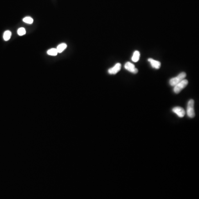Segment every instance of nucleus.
<instances>
[{
	"label": "nucleus",
	"instance_id": "nucleus-2",
	"mask_svg": "<svg viewBox=\"0 0 199 199\" xmlns=\"http://www.w3.org/2000/svg\"><path fill=\"white\" fill-rule=\"evenodd\" d=\"M186 76H187V74L185 72H181L176 77L170 79L169 80V84L171 85V86H174L176 84H178L179 82H180L183 80L185 79Z\"/></svg>",
	"mask_w": 199,
	"mask_h": 199
},
{
	"label": "nucleus",
	"instance_id": "nucleus-13",
	"mask_svg": "<svg viewBox=\"0 0 199 199\" xmlns=\"http://www.w3.org/2000/svg\"><path fill=\"white\" fill-rule=\"evenodd\" d=\"M17 33H18V34L19 36H23V35H24L26 33V31L25 28L22 27V28H19L18 29Z\"/></svg>",
	"mask_w": 199,
	"mask_h": 199
},
{
	"label": "nucleus",
	"instance_id": "nucleus-4",
	"mask_svg": "<svg viewBox=\"0 0 199 199\" xmlns=\"http://www.w3.org/2000/svg\"><path fill=\"white\" fill-rule=\"evenodd\" d=\"M172 111L180 118H183L185 115V111L183 108L180 106H176L172 109Z\"/></svg>",
	"mask_w": 199,
	"mask_h": 199
},
{
	"label": "nucleus",
	"instance_id": "nucleus-9",
	"mask_svg": "<svg viewBox=\"0 0 199 199\" xmlns=\"http://www.w3.org/2000/svg\"><path fill=\"white\" fill-rule=\"evenodd\" d=\"M67 47V45L65 43H61V44H59L57 48H56L58 53H61L64 51V50Z\"/></svg>",
	"mask_w": 199,
	"mask_h": 199
},
{
	"label": "nucleus",
	"instance_id": "nucleus-1",
	"mask_svg": "<svg viewBox=\"0 0 199 199\" xmlns=\"http://www.w3.org/2000/svg\"><path fill=\"white\" fill-rule=\"evenodd\" d=\"M187 115L190 119H193L195 116V110H194V100L190 99L187 102Z\"/></svg>",
	"mask_w": 199,
	"mask_h": 199
},
{
	"label": "nucleus",
	"instance_id": "nucleus-6",
	"mask_svg": "<svg viewBox=\"0 0 199 199\" xmlns=\"http://www.w3.org/2000/svg\"><path fill=\"white\" fill-rule=\"evenodd\" d=\"M121 69V64L120 63H117L113 67L110 68L108 70V72L111 75H115L118 72H119Z\"/></svg>",
	"mask_w": 199,
	"mask_h": 199
},
{
	"label": "nucleus",
	"instance_id": "nucleus-8",
	"mask_svg": "<svg viewBox=\"0 0 199 199\" xmlns=\"http://www.w3.org/2000/svg\"><path fill=\"white\" fill-rule=\"evenodd\" d=\"M140 58V53L138 51L136 50L133 53V54L132 58V60L133 62H137Z\"/></svg>",
	"mask_w": 199,
	"mask_h": 199
},
{
	"label": "nucleus",
	"instance_id": "nucleus-5",
	"mask_svg": "<svg viewBox=\"0 0 199 199\" xmlns=\"http://www.w3.org/2000/svg\"><path fill=\"white\" fill-rule=\"evenodd\" d=\"M124 68L128 72H131L133 74H137L138 72V69L131 62H127L124 65Z\"/></svg>",
	"mask_w": 199,
	"mask_h": 199
},
{
	"label": "nucleus",
	"instance_id": "nucleus-7",
	"mask_svg": "<svg viewBox=\"0 0 199 199\" xmlns=\"http://www.w3.org/2000/svg\"><path fill=\"white\" fill-rule=\"evenodd\" d=\"M148 60L151 63V66L153 68H155L156 69H158L160 68L161 63L159 61L155 60H154L152 58H149Z\"/></svg>",
	"mask_w": 199,
	"mask_h": 199
},
{
	"label": "nucleus",
	"instance_id": "nucleus-11",
	"mask_svg": "<svg viewBox=\"0 0 199 199\" xmlns=\"http://www.w3.org/2000/svg\"><path fill=\"white\" fill-rule=\"evenodd\" d=\"M47 54L49 56H56L58 54V51H57L56 48H52V49L48 50Z\"/></svg>",
	"mask_w": 199,
	"mask_h": 199
},
{
	"label": "nucleus",
	"instance_id": "nucleus-10",
	"mask_svg": "<svg viewBox=\"0 0 199 199\" xmlns=\"http://www.w3.org/2000/svg\"><path fill=\"white\" fill-rule=\"evenodd\" d=\"M12 36V33L10 31H6L4 32V39L5 41H8V40H10L11 37Z\"/></svg>",
	"mask_w": 199,
	"mask_h": 199
},
{
	"label": "nucleus",
	"instance_id": "nucleus-12",
	"mask_svg": "<svg viewBox=\"0 0 199 199\" xmlns=\"http://www.w3.org/2000/svg\"><path fill=\"white\" fill-rule=\"evenodd\" d=\"M23 21L28 24H32L33 22V20L31 17H26L23 19Z\"/></svg>",
	"mask_w": 199,
	"mask_h": 199
},
{
	"label": "nucleus",
	"instance_id": "nucleus-3",
	"mask_svg": "<svg viewBox=\"0 0 199 199\" xmlns=\"http://www.w3.org/2000/svg\"><path fill=\"white\" fill-rule=\"evenodd\" d=\"M188 81L187 79H184L179 82L178 84H176L174 86L173 91L175 94H179L180 92L185 88L188 84Z\"/></svg>",
	"mask_w": 199,
	"mask_h": 199
}]
</instances>
